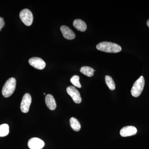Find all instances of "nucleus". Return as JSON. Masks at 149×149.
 Returning <instances> with one entry per match:
<instances>
[{
	"instance_id": "nucleus-14",
	"label": "nucleus",
	"mask_w": 149,
	"mask_h": 149,
	"mask_svg": "<svg viewBox=\"0 0 149 149\" xmlns=\"http://www.w3.org/2000/svg\"><path fill=\"white\" fill-rule=\"evenodd\" d=\"M70 126L74 131H79L81 129V125L80 123L75 118H71L70 120Z\"/></svg>"
},
{
	"instance_id": "nucleus-6",
	"label": "nucleus",
	"mask_w": 149,
	"mask_h": 149,
	"mask_svg": "<svg viewBox=\"0 0 149 149\" xmlns=\"http://www.w3.org/2000/svg\"><path fill=\"white\" fill-rule=\"evenodd\" d=\"M68 94L72 97L73 101L76 104H80L82 101L80 93L76 88L73 86H69L66 89Z\"/></svg>"
},
{
	"instance_id": "nucleus-8",
	"label": "nucleus",
	"mask_w": 149,
	"mask_h": 149,
	"mask_svg": "<svg viewBox=\"0 0 149 149\" xmlns=\"http://www.w3.org/2000/svg\"><path fill=\"white\" fill-rule=\"evenodd\" d=\"M29 64L36 69L42 70L46 66V63L42 58L39 57H32L29 60Z\"/></svg>"
},
{
	"instance_id": "nucleus-1",
	"label": "nucleus",
	"mask_w": 149,
	"mask_h": 149,
	"mask_svg": "<svg viewBox=\"0 0 149 149\" xmlns=\"http://www.w3.org/2000/svg\"><path fill=\"white\" fill-rule=\"evenodd\" d=\"M99 50L107 53H118L122 49L121 47L117 44L111 42H104L99 43L97 45Z\"/></svg>"
},
{
	"instance_id": "nucleus-13",
	"label": "nucleus",
	"mask_w": 149,
	"mask_h": 149,
	"mask_svg": "<svg viewBox=\"0 0 149 149\" xmlns=\"http://www.w3.org/2000/svg\"><path fill=\"white\" fill-rule=\"evenodd\" d=\"M95 70L93 68L89 66H83L81 68L80 72L88 77H92L94 75Z\"/></svg>"
},
{
	"instance_id": "nucleus-3",
	"label": "nucleus",
	"mask_w": 149,
	"mask_h": 149,
	"mask_svg": "<svg viewBox=\"0 0 149 149\" xmlns=\"http://www.w3.org/2000/svg\"><path fill=\"white\" fill-rule=\"evenodd\" d=\"M145 80L144 77L141 76L133 84L131 91L132 96L136 97H139L143 90Z\"/></svg>"
},
{
	"instance_id": "nucleus-5",
	"label": "nucleus",
	"mask_w": 149,
	"mask_h": 149,
	"mask_svg": "<svg viewBox=\"0 0 149 149\" xmlns=\"http://www.w3.org/2000/svg\"><path fill=\"white\" fill-rule=\"evenodd\" d=\"M32 102V97L29 93L24 94L22 97L21 104H20V109L22 112L24 113H26L29 111V107Z\"/></svg>"
},
{
	"instance_id": "nucleus-19",
	"label": "nucleus",
	"mask_w": 149,
	"mask_h": 149,
	"mask_svg": "<svg viewBox=\"0 0 149 149\" xmlns=\"http://www.w3.org/2000/svg\"><path fill=\"white\" fill-rule=\"evenodd\" d=\"M147 24L148 25V27H149V19L148 20L147 22Z\"/></svg>"
},
{
	"instance_id": "nucleus-10",
	"label": "nucleus",
	"mask_w": 149,
	"mask_h": 149,
	"mask_svg": "<svg viewBox=\"0 0 149 149\" xmlns=\"http://www.w3.org/2000/svg\"><path fill=\"white\" fill-rule=\"evenodd\" d=\"M60 29L65 39L71 40L75 38V35L74 32L68 26L63 25L61 27Z\"/></svg>"
},
{
	"instance_id": "nucleus-9",
	"label": "nucleus",
	"mask_w": 149,
	"mask_h": 149,
	"mask_svg": "<svg viewBox=\"0 0 149 149\" xmlns=\"http://www.w3.org/2000/svg\"><path fill=\"white\" fill-rule=\"evenodd\" d=\"M137 133V129L133 126H127L123 127L120 130V135L122 137L133 136Z\"/></svg>"
},
{
	"instance_id": "nucleus-12",
	"label": "nucleus",
	"mask_w": 149,
	"mask_h": 149,
	"mask_svg": "<svg viewBox=\"0 0 149 149\" xmlns=\"http://www.w3.org/2000/svg\"><path fill=\"white\" fill-rule=\"evenodd\" d=\"M74 27L80 32H85L87 29V24L85 22L80 19H76L73 21Z\"/></svg>"
},
{
	"instance_id": "nucleus-16",
	"label": "nucleus",
	"mask_w": 149,
	"mask_h": 149,
	"mask_svg": "<svg viewBox=\"0 0 149 149\" xmlns=\"http://www.w3.org/2000/svg\"><path fill=\"white\" fill-rule=\"evenodd\" d=\"M105 82L110 90L113 91L115 89V84L112 78L109 75L105 76Z\"/></svg>"
},
{
	"instance_id": "nucleus-11",
	"label": "nucleus",
	"mask_w": 149,
	"mask_h": 149,
	"mask_svg": "<svg viewBox=\"0 0 149 149\" xmlns=\"http://www.w3.org/2000/svg\"><path fill=\"white\" fill-rule=\"evenodd\" d=\"M45 102L47 107L51 110L55 109L56 104L53 96L50 94H48L46 96Z\"/></svg>"
},
{
	"instance_id": "nucleus-15",
	"label": "nucleus",
	"mask_w": 149,
	"mask_h": 149,
	"mask_svg": "<svg viewBox=\"0 0 149 149\" xmlns=\"http://www.w3.org/2000/svg\"><path fill=\"white\" fill-rule=\"evenodd\" d=\"M9 133V127L7 124L0 125V137L7 136Z\"/></svg>"
},
{
	"instance_id": "nucleus-7",
	"label": "nucleus",
	"mask_w": 149,
	"mask_h": 149,
	"mask_svg": "<svg viewBox=\"0 0 149 149\" xmlns=\"http://www.w3.org/2000/svg\"><path fill=\"white\" fill-rule=\"evenodd\" d=\"M28 146L30 149H42L45 146V143L39 138H33L28 141Z\"/></svg>"
},
{
	"instance_id": "nucleus-17",
	"label": "nucleus",
	"mask_w": 149,
	"mask_h": 149,
	"mask_svg": "<svg viewBox=\"0 0 149 149\" xmlns=\"http://www.w3.org/2000/svg\"><path fill=\"white\" fill-rule=\"evenodd\" d=\"M79 80H80V77L78 75H75L70 78V81L74 87L80 88H81V85Z\"/></svg>"
},
{
	"instance_id": "nucleus-4",
	"label": "nucleus",
	"mask_w": 149,
	"mask_h": 149,
	"mask_svg": "<svg viewBox=\"0 0 149 149\" xmlns=\"http://www.w3.org/2000/svg\"><path fill=\"white\" fill-rule=\"evenodd\" d=\"M19 17L21 21L25 25L29 26L32 25L33 21V16L32 12L28 9H24L20 12Z\"/></svg>"
},
{
	"instance_id": "nucleus-2",
	"label": "nucleus",
	"mask_w": 149,
	"mask_h": 149,
	"mask_svg": "<svg viewBox=\"0 0 149 149\" xmlns=\"http://www.w3.org/2000/svg\"><path fill=\"white\" fill-rule=\"evenodd\" d=\"M16 85V80L14 77H11L5 83L3 87L2 93L5 97H10L15 90Z\"/></svg>"
},
{
	"instance_id": "nucleus-18",
	"label": "nucleus",
	"mask_w": 149,
	"mask_h": 149,
	"mask_svg": "<svg viewBox=\"0 0 149 149\" xmlns=\"http://www.w3.org/2000/svg\"><path fill=\"white\" fill-rule=\"evenodd\" d=\"M5 24V23L4 19L3 17H0V31L1 30L3 27H4Z\"/></svg>"
}]
</instances>
